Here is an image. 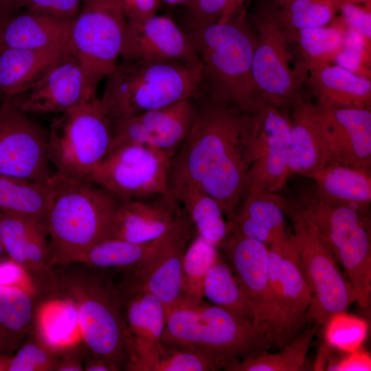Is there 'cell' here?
<instances>
[{
    "instance_id": "cell-1",
    "label": "cell",
    "mask_w": 371,
    "mask_h": 371,
    "mask_svg": "<svg viewBox=\"0 0 371 371\" xmlns=\"http://www.w3.org/2000/svg\"><path fill=\"white\" fill-rule=\"evenodd\" d=\"M190 131L170 160L168 186H194L216 199L234 227L249 168V113L199 93Z\"/></svg>"
},
{
    "instance_id": "cell-2",
    "label": "cell",
    "mask_w": 371,
    "mask_h": 371,
    "mask_svg": "<svg viewBox=\"0 0 371 371\" xmlns=\"http://www.w3.org/2000/svg\"><path fill=\"white\" fill-rule=\"evenodd\" d=\"M51 297L65 298L74 305L85 348L89 355L105 359L120 370L130 362L125 297L113 269L80 262L53 268Z\"/></svg>"
},
{
    "instance_id": "cell-3",
    "label": "cell",
    "mask_w": 371,
    "mask_h": 371,
    "mask_svg": "<svg viewBox=\"0 0 371 371\" xmlns=\"http://www.w3.org/2000/svg\"><path fill=\"white\" fill-rule=\"evenodd\" d=\"M186 33L201 60L199 93L254 112L259 106L251 72L256 38L242 8L224 23L190 25Z\"/></svg>"
},
{
    "instance_id": "cell-4",
    "label": "cell",
    "mask_w": 371,
    "mask_h": 371,
    "mask_svg": "<svg viewBox=\"0 0 371 371\" xmlns=\"http://www.w3.org/2000/svg\"><path fill=\"white\" fill-rule=\"evenodd\" d=\"M45 225L52 269L76 261L108 238L120 201L100 185L52 173L47 183Z\"/></svg>"
},
{
    "instance_id": "cell-5",
    "label": "cell",
    "mask_w": 371,
    "mask_h": 371,
    "mask_svg": "<svg viewBox=\"0 0 371 371\" xmlns=\"http://www.w3.org/2000/svg\"><path fill=\"white\" fill-rule=\"evenodd\" d=\"M105 79L100 102L113 126L195 98L200 91L201 66L178 61L122 60Z\"/></svg>"
},
{
    "instance_id": "cell-6",
    "label": "cell",
    "mask_w": 371,
    "mask_h": 371,
    "mask_svg": "<svg viewBox=\"0 0 371 371\" xmlns=\"http://www.w3.org/2000/svg\"><path fill=\"white\" fill-rule=\"evenodd\" d=\"M161 342L196 349L220 365L254 357L271 348L267 327L256 325L214 304L179 306L166 316Z\"/></svg>"
},
{
    "instance_id": "cell-7",
    "label": "cell",
    "mask_w": 371,
    "mask_h": 371,
    "mask_svg": "<svg viewBox=\"0 0 371 371\" xmlns=\"http://www.w3.org/2000/svg\"><path fill=\"white\" fill-rule=\"evenodd\" d=\"M291 212L312 224L321 240L343 269L361 308L371 294V240L363 209L326 199L315 191Z\"/></svg>"
},
{
    "instance_id": "cell-8",
    "label": "cell",
    "mask_w": 371,
    "mask_h": 371,
    "mask_svg": "<svg viewBox=\"0 0 371 371\" xmlns=\"http://www.w3.org/2000/svg\"><path fill=\"white\" fill-rule=\"evenodd\" d=\"M111 141V125L97 98L52 121L49 159L56 172L87 181L109 153Z\"/></svg>"
},
{
    "instance_id": "cell-9",
    "label": "cell",
    "mask_w": 371,
    "mask_h": 371,
    "mask_svg": "<svg viewBox=\"0 0 371 371\" xmlns=\"http://www.w3.org/2000/svg\"><path fill=\"white\" fill-rule=\"evenodd\" d=\"M269 249V303L265 325L272 348L281 349L308 323L311 293L291 238L271 243Z\"/></svg>"
},
{
    "instance_id": "cell-10",
    "label": "cell",
    "mask_w": 371,
    "mask_h": 371,
    "mask_svg": "<svg viewBox=\"0 0 371 371\" xmlns=\"http://www.w3.org/2000/svg\"><path fill=\"white\" fill-rule=\"evenodd\" d=\"M292 218L291 238L311 293L308 319L323 327L333 315L348 312L355 294L315 227L302 218Z\"/></svg>"
},
{
    "instance_id": "cell-11",
    "label": "cell",
    "mask_w": 371,
    "mask_h": 371,
    "mask_svg": "<svg viewBox=\"0 0 371 371\" xmlns=\"http://www.w3.org/2000/svg\"><path fill=\"white\" fill-rule=\"evenodd\" d=\"M127 20L117 0H83L67 49L98 86L121 57Z\"/></svg>"
},
{
    "instance_id": "cell-12",
    "label": "cell",
    "mask_w": 371,
    "mask_h": 371,
    "mask_svg": "<svg viewBox=\"0 0 371 371\" xmlns=\"http://www.w3.org/2000/svg\"><path fill=\"white\" fill-rule=\"evenodd\" d=\"M170 160L164 152L149 146L126 144L110 150L87 181L120 201L168 195Z\"/></svg>"
},
{
    "instance_id": "cell-13",
    "label": "cell",
    "mask_w": 371,
    "mask_h": 371,
    "mask_svg": "<svg viewBox=\"0 0 371 371\" xmlns=\"http://www.w3.org/2000/svg\"><path fill=\"white\" fill-rule=\"evenodd\" d=\"M291 130V118L280 107L262 103L249 113V168L243 194L276 192L284 186Z\"/></svg>"
},
{
    "instance_id": "cell-14",
    "label": "cell",
    "mask_w": 371,
    "mask_h": 371,
    "mask_svg": "<svg viewBox=\"0 0 371 371\" xmlns=\"http://www.w3.org/2000/svg\"><path fill=\"white\" fill-rule=\"evenodd\" d=\"M255 21L258 36L251 72L259 106L281 107L295 98L302 74L290 67L289 41L273 8L262 10Z\"/></svg>"
},
{
    "instance_id": "cell-15",
    "label": "cell",
    "mask_w": 371,
    "mask_h": 371,
    "mask_svg": "<svg viewBox=\"0 0 371 371\" xmlns=\"http://www.w3.org/2000/svg\"><path fill=\"white\" fill-rule=\"evenodd\" d=\"M48 131L4 99L0 104V175L46 185L52 173Z\"/></svg>"
},
{
    "instance_id": "cell-16",
    "label": "cell",
    "mask_w": 371,
    "mask_h": 371,
    "mask_svg": "<svg viewBox=\"0 0 371 371\" xmlns=\"http://www.w3.org/2000/svg\"><path fill=\"white\" fill-rule=\"evenodd\" d=\"M195 234L187 216L142 262L133 269L120 271L123 283L153 295L162 304L167 316L180 303L183 256Z\"/></svg>"
},
{
    "instance_id": "cell-17",
    "label": "cell",
    "mask_w": 371,
    "mask_h": 371,
    "mask_svg": "<svg viewBox=\"0 0 371 371\" xmlns=\"http://www.w3.org/2000/svg\"><path fill=\"white\" fill-rule=\"evenodd\" d=\"M97 87L66 47L62 57L39 80L8 100L27 114L63 113L97 98Z\"/></svg>"
},
{
    "instance_id": "cell-18",
    "label": "cell",
    "mask_w": 371,
    "mask_h": 371,
    "mask_svg": "<svg viewBox=\"0 0 371 371\" xmlns=\"http://www.w3.org/2000/svg\"><path fill=\"white\" fill-rule=\"evenodd\" d=\"M194 98L150 111L111 126L109 150L137 144L160 150L171 159L187 136L195 115Z\"/></svg>"
},
{
    "instance_id": "cell-19",
    "label": "cell",
    "mask_w": 371,
    "mask_h": 371,
    "mask_svg": "<svg viewBox=\"0 0 371 371\" xmlns=\"http://www.w3.org/2000/svg\"><path fill=\"white\" fill-rule=\"evenodd\" d=\"M121 57L123 60L178 61L201 66L186 32L171 18L157 14L127 21Z\"/></svg>"
},
{
    "instance_id": "cell-20",
    "label": "cell",
    "mask_w": 371,
    "mask_h": 371,
    "mask_svg": "<svg viewBox=\"0 0 371 371\" xmlns=\"http://www.w3.org/2000/svg\"><path fill=\"white\" fill-rule=\"evenodd\" d=\"M319 107L324 128V166L370 170V109Z\"/></svg>"
},
{
    "instance_id": "cell-21",
    "label": "cell",
    "mask_w": 371,
    "mask_h": 371,
    "mask_svg": "<svg viewBox=\"0 0 371 371\" xmlns=\"http://www.w3.org/2000/svg\"><path fill=\"white\" fill-rule=\"evenodd\" d=\"M187 216L180 204L168 195L120 201L108 238L147 243L167 235Z\"/></svg>"
},
{
    "instance_id": "cell-22",
    "label": "cell",
    "mask_w": 371,
    "mask_h": 371,
    "mask_svg": "<svg viewBox=\"0 0 371 371\" xmlns=\"http://www.w3.org/2000/svg\"><path fill=\"white\" fill-rule=\"evenodd\" d=\"M120 286L125 297L129 335L130 362L127 370L150 371L162 344L166 322L164 307L142 289Z\"/></svg>"
},
{
    "instance_id": "cell-23",
    "label": "cell",
    "mask_w": 371,
    "mask_h": 371,
    "mask_svg": "<svg viewBox=\"0 0 371 371\" xmlns=\"http://www.w3.org/2000/svg\"><path fill=\"white\" fill-rule=\"evenodd\" d=\"M219 249L254 309L256 324L266 326L269 286L268 246L234 229Z\"/></svg>"
},
{
    "instance_id": "cell-24",
    "label": "cell",
    "mask_w": 371,
    "mask_h": 371,
    "mask_svg": "<svg viewBox=\"0 0 371 371\" xmlns=\"http://www.w3.org/2000/svg\"><path fill=\"white\" fill-rule=\"evenodd\" d=\"M289 173L308 175L325 165L324 128L317 104L296 100L291 119Z\"/></svg>"
},
{
    "instance_id": "cell-25",
    "label": "cell",
    "mask_w": 371,
    "mask_h": 371,
    "mask_svg": "<svg viewBox=\"0 0 371 371\" xmlns=\"http://www.w3.org/2000/svg\"><path fill=\"white\" fill-rule=\"evenodd\" d=\"M74 20L25 10L3 21L0 47L39 49L67 46Z\"/></svg>"
},
{
    "instance_id": "cell-26",
    "label": "cell",
    "mask_w": 371,
    "mask_h": 371,
    "mask_svg": "<svg viewBox=\"0 0 371 371\" xmlns=\"http://www.w3.org/2000/svg\"><path fill=\"white\" fill-rule=\"evenodd\" d=\"M308 82L318 106L370 109L371 81L336 64L325 63L308 69Z\"/></svg>"
},
{
    "instance_id": "cell-27",
    "label": "cell",
    "mask_w": 371,
    "mask_h": 371,
    "mask_svg": "<svg viewBox=\"0 0 371 371\" xmlns=\"http://www.w3.org/2000/svg\"><path fill=\"white\" fill-rule=\"evenodd\" d=\"M236 210L234 229L266 245L289 234L286 228V205L276 192L243 194Z\"/></svg>"
},
{
    "instance_id": "cell-28",
    "label": "cell",
    "mask_w": 371,
    "mask_h": 371,
    "mask_svg": "<svg viewBox=\"0 0 371 371\" xmlns=\"http://www.w3.org/2000/svg\"><path fill=\"white\" fill-rule=\"evenodd\" d=\"M65 49L0 47V93L9 99L25 91L62 57Z\"/></svg>"
},
{
    "instance_id": "cell-29",
    "label": "cell",
    "mask_w": 371,
    "mask_h": 371,
    "mask_svg": "<svg viewBox=\"0 0 371 371\" xmlns=\"http://www.w3.org/2000/svg\"><path fill=\"white\" fill-rule=\"evenodd\" d=\"M168 188L194 226L196 234L219 249L233 228L218 202L190 185L177 183L169 185Z\"/></svg>"
},
{
    "instance_id": "cell-30",
    "label": "cell",
    "mask_w": 371,
    "mask_h": 371,
    "mask_svg": "<svg viewBox=\"0 0 371 371\" xmlns=\"http://www.w3.org/2000/svg\"><path fill=\"white\" fill-rule=\"evenodd\" d=\"M36 305L35 336L51 349L60 352L82 341L78 315L69 300L53 297Z\"/></svg>"
},
{
    "instance_id": "cell-31",
    "label": "cell",
    "mask_w": 371,
    "mask_h": 371,
    "mask_svg": "<svg viewBox=\"0 0 371 371\" xmlns=\"http://www.w3.org/2000/svg\"><path fill=\"white\" fill-rule=\"evenodd\" d=\"M306 177L315 182V192L326 199L362 209L370 203V170L330 164Z\"/></svg>"
},
{
    "instance_id": "cell-32",
    "label": "cell",
    "mask_w": 371,
    "mask_h": 371,
    "mask_svg": "<svg viewBox=\"0 0 371 371\" xmlns=\"http://www.w3.org/2000/svg\"><path fill=\"white\" fill-rule=\"evenodd\" d=\"M319 326L312 321L280 352L267 351L238 361L225 363L226 371H299L302 370L310 346Z\"/></svg>"
},
{
    "instance_id": "cell-33",
    "label": "cell",
    "mask_w": 371,
    "mask_h": 371,
    "mask_svg": "<svg viewBox=\"0 0 371 371\" xmlns=\"http://www.w3.org/2000/svg\"><path fill=\"white\" fill-rule=\"evenodd\" d=\"M204 297L212 304L256 324V314L220 252L210 268L203 285Z\"/></svg>"
},
{
    "instance_id": "cell-34",
    "label": "cell",
    "mask_w": 371,
    "mask_h": 371,
    "mask_svg": "<svg viewBox=\"0 0 371 371\" xmlns=\"http://www.w3.org/2000/svg\"><path fill=\"white\" fill-rule=\"evenodd\" d=\"M218 253L214 245L196 234L194 236L183 256L179 306H195L203 302L204 280Z\"/></svg>"
},
{
    "instance_id": "cell-35",
    "label": "cell",
    "mask_w": 371,
    "mask_h": 371,
    "mask_svg": "<svg viewBox=\"0 0 371 371\" xmlns=\"http://www.w3.org/2000/svg\"><path fill=\"white\" fill-rule=\"evenodd\" d=\"M47 184L0 175V212L45 224Z\"/></svg>"
},
{
    "instance_id": "cell-36",
    "label": "cell",
    "mask_w": 371,
    "mask_h": 371,
    "mask_svg": "<svg viewBox=\"0 0 371 371\" xmlns=\"http://www.w3.org/2000/svg\"><path fill=\"white\" fill-rule=\"evenodd\" d=\"M164 237L147 243H133L114 238L105 239L93 245L74 262L105 269H131L142 262Z\"/></svg>"
},
{
    "instance_id": "cell-37",
    "label": "cell",
    "mask_w": 371,
    "mask_h": 371,
    "mask_svg": "<svg viewBox=\"0 0 371 371\" xmlns=\"http://www.w3.org/2000/svg\"><path fill=\"white\" fill-rule=\"evenodd\" d=\"M341 0H293L284 8H273L289 41L304 29L329 25L339 12Z\"/></svg>"
},
{
    "instance_id": "cell-38",
    "label": "cell",
    "mask_w": 371,
    "mask_h": 371,
    "mask_svg": "<svg viewBox=\"0 0 371 371\" xmlns=\"http://www.w3.org/2000/svg\"><path fill=\"white\" fill-rule=\"evenodd\" d=\"M346 25L341 16H336L326 26L300 30L295 36L308 69L334 61L342 47Z\"/></svg>"
},
{
    "instance_id": "cell-39",
    "label": "cell",
    "mask_w": 371,
    "mask_h": 371,
    "mask_svg": "<svg viewBox=\"0 0 371 371\" xmlns=\"http://www.w3.org/2000/svg\"><path fill=\"white\" fill-rule=\"evenodd\" d=\"M36 295L18 286H0V324L16 341L33 324Z\"/></svg>"
},
{
    "instance_id": "cell-40",
    "label": "cell",
    "mask_w": 371,
    "mask_h": 371,
    "mask_svg": "<svg viewBox=\"0 0 371 371\" xmlns=\"http://www.w3.org/2000/svg\"><path fill=\"white\" fill-rule=\"evenodd\" d=\"M322 328L327 346L344 353L359 349L368 333V322L348 312L333 315Z\"/></svg>"
},
{
    "instance_id": "cell-41",
    "label": "cell",
    "mask_w": 371,
    "mask_h": 371,
    "mask_svg": "<svg viewBox=\"0 0 371 371\" xmlns=\"http://www.w3.org/2000/svg\"><path fill=\"white\" fill-rule=\"evenodd\" d=\"M218 363L205 352L192 348H176L161 344L158 357L150 371H215Z\"/></svg>"
},
{
    "instance_id": "cell-42",
    "label": "cell",
    "mask_w": 371,
    "mask_h": 371,
    "mask_svg": "<svg viewBox=\"0 0 371 371\" xmlns=\"http://www.w3.org/2000/svg\"><path fill=\"white\" fill-rule=\"evenodd\" d=\"M370 44L371 41L346 26L342 47L333 63L356 75L370 79Z\"/></svg>"
},
{
    "instance_id": "cell-43",
    "label": "cell",
    "mask_w": 371,
    "mask_h": 371,
    "mask_svg": "<svg viewBox=\"0 0 371 371\" xmlns=\"http://www.w3.org/2000/svg\"><path fill=\"white\" fill-rule=\"evenodd\" d=\"M58 357L55 351L36 336L30 338L11 356L8 371H54Z\"/></svg>"
},
{
    "instance_id": "cell-44",
    "label": "cell",
    "mask_w": 371,
    "mask_h": 371,
    "mask_svg": "<svg viewBox=\"0 0 371 371\" xmlns=\"http://www.w3.org/2000/svg\"><path fill=\"white\" fill-rule=\"evenodd\" d=\"M339 12L348 27L371 41V1H341Z\"/></svg>"
},
{
    "instance_id": "cell-45",
    "label": "cell",
    "mask_w": 371,
    "mask_h": 371,
    "mask_svg": "<svg viewBox=\"0 0 371 371\" xmlns=\"http://www.w3.org/2000/svg\"><path fill=\"white\" fill-rule=\"evenodd\" d=\"M83 0H21L25 10L41 12L67 20H74Z\"/></svg>"
},
{
    "instance_id": "cell-46",
    "label": "cell",
    "mask_w": 371,
    "mask_h": 371,
    "mask_svg": "<svg viewBox=\"0 0 371 371\" xmlns=\"http://www.w3.org/2000/svg\"><path fill=\"white\" fill-rule=\"evenodd\" d=\"M0 286L23 288L37 297L34 284L25 269L12 259H0Z\"/></svg>"
},
{
    "instance_id": "cell-47",
    "label": "cell",
    "mask_w": 371,
    "mask_h": 371,
    "mask_svg": "<svg viewBox=\"0 0 371 371\" xmlns=\"http://www.w3.org/2000/svg\"><path fill=\"white\" fill-rule=\"evenodd\" d=\"M227 0H194L188 7L190 25H207L218 22L225 10Z\"/></svg>"
},
{
    "instance_id": "cell-48",
    "label": "cell",
    "mask_w": 371,
    "mask_h": 371,
    "mask_svg": "<svg viewBox=\"0 0 371 371\" xmlns=\"http://www.w3.org/2000/svg\"><path fill=\"white\" fill-rule=\"evenodd\" d=\"M345 354L346 355L338 361L328 363L325 370L330 371L371 370V358L366 351L359 348Z\"/></svg>"
},
{
    "instance_id": "cell-49",
    "label": "cell",
    "mask_w": 371,
    "mask_h": 371,
    "mask_svg": "<svg viewBox=\"0 0 371 371\" xmlns=\"http://www.w3.org/2000/svg\"><path fill=\"white\" fill-rule=\"evenodd\" d=\"M127 21L142 20L156 14L161 0H117Z\"/></svg>"
},
{
    "instance_id": "cell-50",
    "label": "cell",
    "mask_w": 371,
    "mask_h": 371,
    "mask_svg": "<svg viewBox=\"0 0 371 371\" xmlns=\"http://www.w3.org/2000/svg\"><path fill=\"white\" fill-rule=\"evenodd\" d=\"M79 344L58 352L54 371H82L84 359Z\"/></svg>"
},
{
    "instance_id": "cell-51",
    "label": "cell",
    "mask_w": 371,
    "mask_h": 371,
    "mask_svg": "<svg viewBox=\"0 0 371 371\" xmlns=\"http://www.w3.org/2000/svg\"><path fill=\"white\" fill-rule=\"evenodd\" d=\"M84 370L117 371L120 369L115 364L109 360L88 355L86 359H84Z\"/></svg>"
},
{
    "instance_id": "cell-52",
    "label": "cell",
    "mask_w": 371,
    "mask_h": 371,
    "mask_svg": "<svg viewBox=\"0 0 371 371\" xmlns=\"http://www.w3.org/2000/svg\"><path fill=\"white\" fill-rule=\"evenodd\" d=\"M21 0H0V21L17 14L21 7Z\"/></svg>"
},
{
    "instance_id": "cell-53",
    "label": "cell",
    "mask_w": 371,
    "mask_h": 371,
    "mask_svg": "<svg viewBox=\"0 0 371 371\" xmlns=\"http://www.w3.org/2000/svg\"><path fill=\"white\" fill-rule=\"evenodd\" d=\"M245 1V0H227L225 10L218 22L224 23L227 21L242 8Z\"/></svg>"
},
{
    "instance_id": "cell-54",
    "label": "cell",
    "mask_w": 371,
    "mask_h": 371,
    "mask_svg": "<svg viewBox=\"0 0 371 371\" xmlns=\"http://www.w3.org/2000/svg\"><path fill=\"white\" fill-rule=\"evenodd\" d=\"M15 341L9 335L0 324V353L6 354L14 346Z\"/></svg>"
},
{
    "instance_id": "cell-55",
    "label": "cell",
    "mask_w": 371,
    "mask_h": 371,
    "mask_svg": "<svg viewBox=\"0 0 371 371\" xmlns=\"http://www.w3.org/2000/svg\"><path fill=\"white\" fill-rule=\"evenodd\" d=\"M10 357L8 354L0 353V371H8Z\"/></svg>"
},
{
    "instance_id": "cell-56",
    "label": "cell",
    "mask_w": 371,
    "mask_h": 371,
    "mask_svg": "<svg viewBox=\"0 0 371 371\" xmlns=\"http://www.w3.org/2000/svg\"><path fill=\"white\" fill-rule=\"evenodd\" d=\"M166 3L171 5H184L188 7L194 0H161Z\"/></svg>"
},
{
    "instance_id": "cell-57",
    "label": "cell",
    "mask_w": 371,
    "mask_h": 371,
    "mask_svg": "<svg viewBox=\"0 0 371 371\" xmlns=\"http://www.w3.org/2000/svg\"><path fill=\"white\" fill-rule=\"evenodd\" d=\"M293 0H276V5L279 8H284L289 5Z\"/></svg>"
},
{
    "instance_id": "cell-58",
    "label": "cell",
    "mask_w": 371,
    "mask_h": 371,
    "mask_svg": "<svg viewBox=\"0 0 371 371\" xmlns=\"http://www.w3.org/2000/svg\"><path fill=\"white\" fill-rule=\"evenodd\" d=\"M5 254L2 240H1V230H0V259L3 256V255Z\"/></svg>"
},
{
    "instance_id": "cell-59",
    "label": "cell",
    "mask_w": 371,
    "mask_h": 371,
    "mask_svg": "<svg viewBox=\"0 0 371 371\" xmlns=\"http://www.w3.org/2000/svg\"><path fill=\"white\" fill-rule=\"evenodd\" d=\"M371 0H341V1H369Z\"/></svg>"
},
{
    "instance_id": "cell-60",
    "label": "cell",
    "mask_w": 371,
    "mask_h": 371,
    "mask_svg": "<svg viewBox=\"0 0 371 371\" xmlns=\"http://www.w3.org/2000/svg\"><path fill=\"white\" fill-rule=\"evenodd\" d=\"M1 22L0 21V25H1Z\"/></svg>"
}]
</instances>
